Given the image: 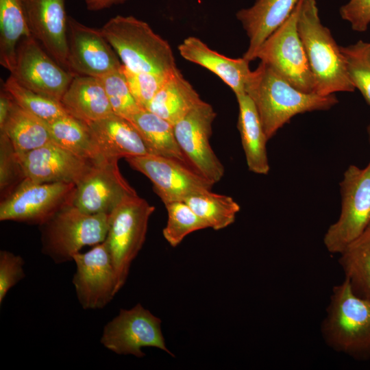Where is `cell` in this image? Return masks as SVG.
Here are the masks:
<instances>
[{
    "label": "cell",
    "instance_id": "6da1fadb",
    "mask_svg": "<svg viewBox=\"0 0 370 370\" xmlns=\"http://www.w3.org/2000/svg\"><path fill=\"white\" fill-rule=\"evenodd\" d=\"M245 93L256 108L268 140L294 116L326 110L338 102L334 94L323 96L297 89L262 62L251 71Z\"/></svg>",
    "mask_w": 370,
    "mask_h": 370
},
{
    "label": "cell",
    "instance_id": "7a4b0ae2",
    "mask_svg": "<svg viewBox=\"0 0 370 370\" xmlns=\"http://www.w3.org/2000/svg\"><path fill=\"white\" fill-rule=\"evenodd\" d=\"M297 30L314 79L315 93L327 96L354 92L340 47L321 23L315 0H300Z\"/></svg>",
    "mask_w": 370,
    "mask_h": 370
},
{
    "label": "cell",
    "instance_id": "3957f363",
    "mask_svg": "<svg viewBox=\"0 0 370 370\" xmlns=\"http://www.w3.org/2000/svg\"><path fill=\"white\" fill-rule=\"evenodd\" d=\"M100 29L129 70L167 75L177 69L170 45L146 22L117 15Z\"/></svg>",
    "mask_w": 370,
    "mask_h": 370
},
{
    "label": "cell",
    "instance_id": "277c9868",
    "mask_svg": "<svg viewBox=\"0 0 370 370\" xmlns=\"http://www.w3.org/2000/svg\"><path fill=\"white\" fill-rule=\"evenodd\" d=\"M321 332L334 350L370 359V299L357 295L345 278L333 288Z\"/></svg>",
    "mask_w": 370,
    "mask_h": 370
},
{
    "label": "cell",
    "instance_id": "5b68a950",
    "mask_svg": "<svg viewBox=\"0 0 370 370\" xmlns=\"http://www.w3.org/2000/svg\"><path fill=\"white\" fill-rule=\"evenodd\" d=\"M110 214H90L69 205L44 224L41 230L42 252L56 264L73 260L86 245H96L107 236Z\"/></svg>",
    "mask_w": 370,
    "mask_h": 370
},
{
    "label": "cell",
    "instance_id": "8992f818",
    "mask_svg": "<svg viewBox=\"0 0 370 370\" xmlns=\"http://www.w3.org/2000/svg\"><path fill=\"white\" fill-rule=\"evenodd\" d=\"M155 210L138 195L125 199L110 214L107 244L118 292L125 285L133 260L146 238L149 217Z\"/></svg>",
    "mask_w": 370,
    "mask_h": 370
},
{
    "label": "cell",
    "instance_id": "52a82bcc",
    "mask_svg": "<svg viewBox=\"0 0 370 370\" xmlns=\"http://www.w3.org/2000/svg\"><path fill=\"white\" fill-rule=\"evenodd\" d=\"M341 211L327 230L323 243L332 254H340L370 225V162L363 169L350 165L340 183Z\"/></svg>",
    "mask_w": 370,
    "mask_h": 370
},
{
    "label": "cell",
    "instance_id": "ba28073f",
    "mask_svg": "<svg viewBox=\"0 0 370 370\" xmlns=\"http://www.w3.org/2000/svg\"><path fill=\"white\" fill-rule=\"evenodd\" d=\"M300 0L286 21L260 45L255 59L262 62L297 89L315 93V83L297 30Z\"/></svg>",
    "mask_w": 370,
    "mask_h": 370
},
{
    "label": "cell",
    "instance_id": "9c48e42d",
    "mask_svg": "<svg viewBox=\"0 0 370 370\" xmlns=\"http://www.w3.org/2000/svg\"><path fill=\"white\" fill-rule=\"evenodd\" d=\"M76 185L36 182L25 179L0 204V221L41 225L63 208L73 204Z\"/></svg>",
    "mask_w": 370,
    "mask_h": 370
},
{
    "label": "cell",
    "instance_id": "30bf717a",
    "mask_svg": "<svg viewBox=\"0 0 370 370\" xmlns=\"http://www.w3.org/2000/svg\"><path fill=\"white\" fill-rule=\"evenodd\" d=\"M161 330V320L137 304L119 314L104 326L100 342L108 349L121 355L142 358V348L153 347L171 356Z\"/></svg>",
    "mask_w": 370,
    "mask_h": 370
},
{
    "label": "cell",
    "instance_id": "8fae6325",
    "mask_svg": "<svg viewBox=\"0 0 370 370\" xmlns=\"http://www.w3.org/2000/svg\"><path fill=\"white\" fill-rule=\"evenodd\" d=\"M216 116L212 106L201 100L174 125L176 140L190 166L214 184L225 173L210 144Z\"/></svg>",
    "mask_w": 370,
    "mask_h": 370
},
{
    "label": "cell",
    "instance_id": "7c38bea8",
    "mask_svg": "<svg viewBox=\"0 0 370 370\" xmlns=\"http://www.w3.org/2000/svg\"><path fill=\"white\" fill-rule=\"evenodd\" d=\"M125 160L150 180L164 204L184 201L192 195L211 190L214 185L190 166L175 159L148 154Z\"/></svg>",
    "mask_w": 370,
    "mask_h": 370
},
{
    "label": "cell",
    "instance_id": "4fadbf2b",
    "mask_svg": "<svg viewBox=\"0 0 370 370\" xmlns=\"http://www.w3.org/2000/svg\"><path fill=\"white\" fill-rule=\"evenodd\" d=\"M10 75L27 88L58 101L75 76L59 65L32 35L20 40Z\"/></svg>",
    "mask_w": 370,
    "mask_h": 370
},
{
    "label": "cell",
    "instance_id": "5bb4252c",
    "mask_svg": "<svg viewBox=\"0 0 370 370\" xmlns=\"http://www.w3.org/2000/svg\"><path fill=\"white\" fill-rule=\"evenodd\" d=\"M119 159L103 158L76 186L73 205L84 212L110 214L125 199L137 195L120 172Z\"/></svg>",
    "mask_w": 370,
    "mask_h": 370
},
{
    "label": "cell",
    "instance_id": "9a60e30c",
    "mask_svg": "<svg viewBox=\"0 0 370 370\" xmlns=\"http://www.w3.org/2000/svg\"><path fill=\"white\" fill-rule=\"evenodd\" d=\"M76 264L73 284L85 310L104 308L118 293L116 277L105 241L88 252L73 256Z\"/></svg>",
    "mask_w": 370,
    "mask_h": 370
},
{
    "label": "cell",
    "instance_id": "2e32d148",
    "mask_svg": "<svg viewBox=\"0 0 370 370\" xmlns=\"http://www.w3.org/2000/svg\"><path fill=\"white\" fill-rule=\"evenodd\" d=\"M68 62L73 75L101 77L122 66L117 53L101 29L68 16Z\"/></svg>",
    "mask_w": 370,
    "mask_h": 370
},
{
    "label": "cell",
    "instance_id": "e0dca14e",
    "mask_svg": "<svg viewBox=\"0 0 370 370\" xmlns=\"http://www.w3.org/2000/svg\"><path fill=\"white\" fill-rule=\"evenodd\" d=\"M21 1L32 36L59 65L70 72L65 0Z\"/></svg>",
    "mask_w": 370,
    "mask_h": 370
},
{
    "label": "cell",
    "instance_id": "ac0fdd59",
    "mask_svg": "<svg viewBox=\"0 0 370 370\" xmlns=\"http://www.w3.org/2000/svg\"><path fill=\"white\" fill-rule=\"evenodd\" d=\"M19 157L26 179L76 186L97 162L82 158L53 141Z\"/></svg>",
    "mask_w": 370,
    "mask_h": 370
},
{
    "label": "cell",
    "instance_id": "d6986e66",
    "mask_svg": "<svg viewBox=\"0 0 370 370\" xmlns=\"http://www.w3.org/2000/svg\"><path fill=\"white\" fill-rule=\"evenodd\" d=\"M181 56L210 71L223 81L235 96L245 93V86L251 71L244 57L231 58L210 49L195 36L185 38L177 47Z\"/></svg>",
    "mask_w": 370,
    "mask_h": 370
},
{
    "label": "cell",
    "instance_id": "ffe728a7",
    "mask_svg": "<svg viewBox=\"0 0 370 370\" xmlns=\"http://www.w3.org/2000/svg\"><path fill=\"white\" fill-rule=\"evenodd\" d=\"M89 126L104 158L152 154L138 130L125 118L112 114Z\"/></svg>",
    "mask_w": 370,
    "mask_h": 370
},
{
    "label": "cell",
    "instance_id": "44dd1931",
    "mask_svg": "<svg viewBox=\"0 0 370 370\" xmlns=\"http://www.w3.org/2000/svg\"><path fill=\"white\" fill-rule=\"evenodd\" d=\"M299 0H256L248 8L236 13L249 38L243 57L249 62L264 40L288 17Z\"/></svg>",
    "mask_w": 370,
    "mask_h": 370
},
{
    "label": "cell",
    "instance_id": "7402d4cb",
    "mask_svg": "<svg viewBox=\"0 0 370 370\" xmlns=\"http://www.w3.org/2000/svg\"><path fill=\"white\" fill-rule=\"evenodd\" d=\"M60 103L67 114L88 125L114 114L97 77L75 75Z\"/></svg>",
    "mask_w": 370,
    "mask_h": 370
},
{
    "label": "cell",
    "instance_id": "603a6c76",
    "mask_svg": "<svg viewBox=\"0 0 370 370\" xmlns=\"http://www.w3.org/2000/svg\"><path fill=\"white\" fill-rule=\"evenodd\" d=\"M238 104V129L248 169L260 175H267L269 170L264 132L256 108L246 94L236 96Z\"/></svg>",
    "mask_w": 370,
    "mask_h": 370
},
{
    "label": "cell",
    "instance_id": "cb8c5ba5",
    "mask_svg": "<svg viewBox=\"0 0 370 370\" xmlns=\"http://www.w3.org/2000/svg\"><path fill=\"white\" fill-rule=\"evenodd\" d=\"M201 100L177 68L168 75L146 109L174 125Z\"/></svg>",
    "mask_w": 370,
    "mask_h": 370
},
{
    "label": "cell",
    "instance_id": "d4e9b609",
    "mask_svg": "<svg viewBox=\"0 0 370 370\" xmlns=\"http://www.w3.org/2000/svg\"><path fill=\"white\" fill-rule=\"evenodd\" d=\"M0 130L8 136L18 156L52 142L47 122L22 108L15 101Z\"/></svg>",
    "mask_w": 370,
    "mask_h": 370
},
{
    "label": "cell",
    "instance_id": "484cf974",
    "mask_svg": "<svg viewBox=\"0 0 370 370\" xmlns=\"http://www.w3.org/2000/svg\"><path fill=\"white\" fill-rule=\"evenodd\" d=\"M128 120L138 130L152 154L175 159L190 166L177 143L173 125L147 109H140Z\"/></svg>",
    "mask_w": 370,
    "mask_h": 370
},
{
    "label": "cell",
    "instance_id": "4316f807",
    "mask_svg": "<svg viewBox=\"0 0 370 370\" xmlns=\"http://www.w3.org/2000/svg\"><path fill=\"white\" fill-rule=\"evenodd\" d=\"M47 123L56 144L86 159L97 161L104 158L90 126L84 122L66 114Z\"/></svg>",
    "mask_w": 370,
    "mask_h": 370
},
{
    "label": "cell",
    "instance_id": "83f0119b",
    "mask_svg": "<svg viewBox=\"0 0 370 370\" xmlns=\"http://www.w3.org/2000/svg\"><path fill=\"white\" fill-rule=\"evenodd\" d=\"M31 35L21 0H0V64L10 73L20 40Z\"/></svg>",
    "mask_w": 370,
    "mask_h": 370
},
{
    "label": "cell",
    "instance_id": "f1b7e54d",
    "mask_svg": "<svg viewBox=\"0 0 370 370\" xmlns=\"http://www.w3.org/2000/svg\"><path fill=\"white\" fill-rule=\"evenodd\" d=\"M339 254L345 278L353 291L370 299V225Z\"/></svg>",
    "mask_w": 370,
    "mask_h": 370
},
{
    "label": "cell",
    "instance_id": "f546056e",
    "mask_svg": "<svg viewBox=\"0 0 370 370\" xmlns=\"http://www.w3.org/2000/svg\"><path fill=\"white\" fill-rule=\"evenodd\" d=\"M184 201L208 226L219 230L232 224L241 207L227 195L212 190L192 195Z\"/></svg>",
    "mask_w": 370,
    "mask_h": 370
},
{
    "label": "cell",
    "instance_id": "4dcf8cb0",
    "mask_svg": "<svg viewBox=\"0 0 370 370\" xmlns=\"http://www.w3.org/2000/svg\"><path fill=\"white\" fill-rule=\"evenodd\" d=\"M3 89L22 108L47 122L67 114L60 101L27 88L11 75L3 84Z\"/></svg>",
    "mask_w": 370,
    "mask_h": 370
},
{
    "label": "cell",
    "instance_id": "1f68e13d",
    "mask_svg": "<svg viewBox=\"0 0 370 370\" xmlns=\"http://www.w3.org/2000/svg\"><path fill=\"white\" fill-rule=\"evenodd\" d=\"M167 211V222L162 230L164 238L175 247L189 234L208 228L184 201H175L164 204Z\"/></svg>",
    "mask_w": 370,
    "mask_h": 370
},
{
    "label": "cell",
    "instance_id": "d6a6232c",
    "mask_svg": "<svg viewBox=\"0 0 370 370\" xmlns=\"http://www.w3.org/2000/svg\"><path fill=\"white\" fill-rule=\"evenodd\" d=\"M350 80L370 106V42L340 46Z\"/></svg>",
    "mask_w": 370,
    "mask_h": 370
},
{
    "label": "cell",
    "instance_id": "836d02e7",
    "mask_svg": "<svg viewBox=\"0 0 370 370\" xmlns=\"http://www.w3.org/2000/svg\"><path fill=\"white\" fill-rule=\"evenodd\" d=\"M99 79L104 88L114 114L129 119L142 109L130 90L122 66Z\"/></svg>",
    "mask_w": 370,
    "mask_h": 370
},
{
    "label": "cell",
    "instance_id": "e575fe53",
    "mask_svg": "<svg viewBox=\"0 0 370 370\" xmlns=\"http://www.w3.org/2000/svg\"><path fill=\"white\" fill-rule=\"evenodd\" d=\"M26 179L21 158L12 143L0 134V190L1 200L9 196Z\"/></svg>",
    "mask_w": 370,
    "mask_h": 370
},
{
    "label": "cell",
    "instance_id": "d590c367",
    "mask_svg": "<svg viewBox=\"0 0 370 370\" xmlns=\"http://www.w3.org/2000/svg\"><path fill=\"white\" fill-rule=\"evenodd\" d=\"M122 71L134 99L142 109L147 108L171 73H137L129 70L123 64Z\"/></svg>",
    "mask_w": 370,
    "mask_h": 370
},
{
    "label": "cell",
    "instance_id": "8d00e7d4",
    "mask_svg": "<svg viewBox=\"0 0 370 370\" xmlns=\"http://www.w3.org/2000/svg\"><path fill=\"white\" fill-rule=\"evenodd\" d=\"M21 256L9 251H0V304L9 290L25 276Z\"/></svg>",
    "mask_w": 370,
    "mask_h": 370
},
{
    "label": "cell",
    "instance_id": "74e56055",
    "mask_svg": "<svg viewBox=\"0 0 370 370\" xmlns=\"http://www.w3.org/2000/svg\"><path fill=\"white\" fill-rule=\"evenodd\" d=\"M341 18L351 24L353 30L364 32L370 23V0H349L339 10Z\"/></svg>",
    "mask_w": 370,
    "mask_h": 370
},
{
    "label": "cell",
    "instance_id": "f35d334b",
    "mask_svg": "<svg viewBox=\"0 0 370 370\" xmlns=\"http://www.w3.org/2000/svg\"><path fill=\"white\" fill-rule=\"evenodd\" d=\"M12 96L4 89L0 93V128L3 127L14 105Z\"/></svg>",
    "mask_w": 370,
    "mask_h": 370
},
{
    "label": "cell",
    "instance_id": "ab89813d",
    "mask_svg": "<svg viewBox=\"0 0 370 370\" xmlns=\"http://www.w3.org/2000/svg\"><path fill=\"white\" fill-rule=\"evenodd\" d=\"M127 0H84L86 8L91 11L108 8L114 5L123 3Z\"/></svg>",
    "mask_w": 370,
    "mask_h": 370
},
{
    "label": "cell",
    "instance_id": "60d3db41",
    "mask_svg": "<svg viewBox=\"0 0 370 370\" xmlns=\"http://www.w3.org/2000/svg\"><path fill=\"white\" fill-rule=\"evenodd\" d=\"M367 132H368V134H369V141H370V124L367 127Z\"/></svg>",
    "mask_w": 370,
    "mask_h": 370
}]
</instances>
